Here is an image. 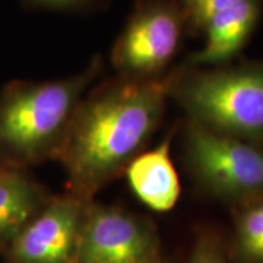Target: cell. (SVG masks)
<instances>
[{"label": "cell", "instance_id": "6da1fadb", "mask_svg": "<svg viewBox=\"0 0 263 263\" xmlns=\"http://www.w3.org/2000/svg\"><path fill=\"white\" fill-rule=\"evenodd\" d=\"M178 74L122 77L82 99L58 154L80 193L99 188L137 156L159 126Z\"/></svg>", "mask_w": 263, "mask_h": 263}, {"label": "cell", "instance_id": "7a4b0ae2", "mask_svg": "<svg viewBox=\"0 0 263 263\" xmlns=\"http://www.w3.org/2000/svg\"><path fill=\"white\" fill-rule=\"evenodd\" d=\"M101 68L99 59L64 80L10 83L0 93V150L18 162L58 156L83 94Z\"/></svg>", "mask_w": 263, "mask_h": 263}, {"label": "cell", "instance_id": "3957f363", "mask_svg": "<svg viewBox=\"0 0 263 263\" xmlns=\"http://www.w3.org/2000/svg\"><path fill=\"white\" fill-rule=\"evenodd\" d=\"M172 94L194 122L263 145V62L179 73Z\"/></svg>", "mask_w": 263, "mask_h": 263}, {"label": "cell", "instance_id": "277c9868", "mask_svg": "<svg viewBox=\"0 0 263 263\" xmlns=\"http://www.w3.org/2000/svg\"><path fill=\"white\" fill-rule=\"evenodd\" d=\"M185 149L194 173L217 195L230 199L263 196V145L226 136L190 120Z\"/></svg>", "mask_w": 263, "mask_h": 263}, {"label": "cell", "instance_id": "5b68a950", "mask_svg": "<svg viewBox=\"0 0 263 263\" xmlns=\"http://www.w3.org/2000/svg\"><path fill=\"white\" fill-rule=\"evenodd\" d=\"M184 14L164 0L138 6L115 43L114 66L127 78L157 77L178 51Z\"/></svg>", "mask_w": 263, "mask_h": 263}, {"label": "cell", "instance_id": "8992f818", "mask_svg": "<svg viewBox=\"0 0 263 263\" xmlns=\"http://www.w3.org/2000/svg\"><path fill=\"white\" fill-rule=\"evenodd\" d=\"M78 197L51 201L10 242L14 263H74L84 216Z\"/></svg>", "mask_w": 263, "mask_h": 263}, {"label": "cell", "instance_id": "52a82bcc", "mask_svg": "<svg viewBox=\"0 0 263 263\" xmlns=\"http://www.w3.org/2000/svg\"><path fill=\"white\" fill-rule=\"evenodd\" d=\"M149 234L136 218L120 210H84L74 263H146Z\"/></svg>", "mask_w": 263, "mask_h": 263}, {"label": "cell", "instance_id": "ba28073f", "mask_svg": "<svg viewBox=\"0 0 263 263\" xmlns=\"http://www.w3.org/2000/svg\"><path fill=\"white\" fill-rule=\"evenodd\" d=\"M263 0H239L206 26V42L192 57L194 65H218L232 60L245 47L262 12Z\"/></svg>", "mask_w": 263, "mask_h": 263}, {"label": "cell", "instance_id": "9c48e42d", "mask_svg": "<svg viewBox=\"0 0 263 263\" xmlns=\"http://www.w3.org/2000/svg\"><path fill=\"white\" fill-rule=\"evenodd\" d=\"M171 139L137 155L127 167L128 182L141 202L157 212L173 209L179 199L180 184L170 154Z\"/></svg>", "mask_w": 263, "mask_h": 263}, {"label": "cell", "instance_id": "30bf717a", "mask_svg": "<svg viewBox=\"0 0 263 263\" xmlns=\"http://www.w3.org/2000/svg\"><path fill=\"white\" fill-rule=\"evenodd\" d=\"M42 195L20 170L0 172V245L10 244L41 211Z\"/></svg>", "mask_w": 263, "mask_h": 263}, {"label": "cell", "instance_id": "8fae6325", "mask_svg": "<svg viewBox=\"0 0 263 263\" xmlns=\"http://www.w3.org/2000/svg\"><path fill=\"white\" fill-rule=\"evenodd\" d=\"M240 248L246 257L263 261V196L242 213L239 223Z\"/></svg>", "mask_w": 263, "mask_h": 263}, {"label": "cell", "instance_id": "7c38bea8", "mask_svg": "<svg viewBox=\"0 0 263 263\" xmlns=\"http://www.w3.org/2000/svg\"><path fill=\"white\" fill-rule=\"evenodd\" d=\"M239 0H184V17L195 29H203L210 21Z\"/></svg>", "mask_w": 263, "mask_h": 263}, {"label": "cell", "instance_id": "4fadbf2b", "mask_svg": "<svg viewBox=\"0 0 263 263\" xmlns=\"http://www.w3.org/2000/svg\"><path fill=\"white\" fill-rule=\"evenodd\" d=\"M31 5L50 9H77L88 5L91 0H24Z\"/></svg>", "mask_w": 263, "mask_h": 263}, {"label": "cell", "instance_id": "5bb4252c", "mask_svg": "<svg viewBox=\"0 0 263 263\" xmlns=\"http://www.w3.org/2000/svg\"><path fill=\"white\" fill-rule=\"evenodd\" d=\"M190 263H221V259L215 250L210 246L203 245L196 250Z\"/></svg>", "mask_w": 263, "mask_h": 263}, {"label": "cell", "instance_id": "9a60e30c", "mask_svg": "<svg viewBox=\"0 0 263 263\" xmlns=\"http://www.w3.org/2000/svg\"><path fill=\"white\" fill-rule=\"evenodd\" d=\"M4 168H5V167H3V166H0V172H2V171H3V170H4Z\"/></svg>", "mask_w": 263, "mask_h": 263}, {"label": "cell", "instance_id": "2e32d148", "mask_svg": "<svg viewBox=\"0 0 263 263\" xmlns=\"http://www.w3.org/2000/svg\"><path fill=\"white\" fill-rule=\"evenodd\" d=\"M146 263H155V262H146Z\"/></svg>", "mask_w": 263, "mask_h": 263}]
</instances>
